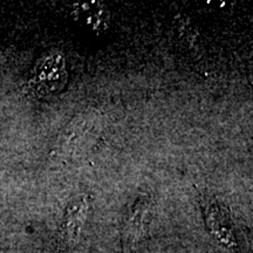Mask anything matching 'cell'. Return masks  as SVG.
<instances>
[{
    "mask_svg": "<svg viewBox=\"0 0 253 253\" xmlns=\"http://www.w3.org/2000/svg\"><path fill=\"white\" fill-rule=\"evenodd\" d=\"M67 78L63 55L60 52H48L34 65L28 80V88L36 96L53 95L65 87Z\"/></svg>",
    "mask_w": 253,
    "mask_h": 253,
    "instance_id": "cell-1",
    "label": "cell"
},
{
    "mask_svg": "<svg viewBox=\"0 0 253 253\" xmlns=\"http://www.w3.org/2000/svg\"><path fill=\"white\" fill-rule=\"evenodd\" d=\"M150 214V203L147 199H140L131 208L125 227V243L126 248H136L148 229Z\"/></svg>",
    "mask_w": 253,
    "mask_h": 253,
    "instance_id": "cell-6",
    "label": "cell"
},
{
    "mask_svg": "<svg viewBox=\"0 0 253 253\" xmlns=\"http://www.w3.org/2000/svg\"><path fill=\"white\" fill-rule=\"evenodd\" d=\"M72 18L81 26L95 33H104L110 27L112 14L103 2H75L72 6Z\"/></svg>",
    "mask_w": 253,
    "mask_h": 253,
    "instance_id": "cell-5",
    "label": "cell"
},
{
    "mask_svg": "<svg viewBox=\"0 0 253 253\" xmlns=\"http://www.w3.org/2000/svg\"><path fill=\"white\" fill-rule=\"evenodd\" d=\"M94 120L95 118L91 112L81 113L73 118L60 136L55 148L56 156L59 158L71 157L93 126Z\"/></svg>",
    "mask_w": 253,
    "mask_h": 253,
    "instance_id": "cell-4",
    "label": "cell"
},
{
    "mask_svg": "<svg viewBox=\"0 0 253 253\" xmlns=\"http://www.w3.org/2000/svg\"><path fill=\"white\" fill-rule=\"evenodd\" d=\"M90 210V199L88 196H80L73 199L66 211L61 225V239L67 248H73L79 243Z\"/></svg>",
    "mask_w": 253,
    "mask_h": 253,
    "instance_id": "cell-3",
    "label": "cell"
},
{
    "mask_svg": "<svg viewBox=\"0 0 253 253\" xmlns=\"http://www.w3.org/2000/svg\"><path fill=\"white\" fill-rule=\"evenodd\" d=\"M202 209H203L205 224L211 236L225 249L237 251L238 242H237L235 226L226 209L213 198L204 199Z\"/></svg>",
    "mask_w": 253,
    "mask_h": 253,
    "instance_id": "cell-2",
    "label": "cell"
}]
</instances>
